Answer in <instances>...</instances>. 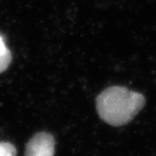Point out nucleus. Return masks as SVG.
<instances>
[{
    "label": "nucleus",
    "mask_w": 156,
    "mask_h": 156,
    "mask_svg": "<svg viewBox=\"0 0 156 156\" xmlns=\"http://www.w3.org/2000/svg\"><path fill=\"white\" fill-rule=\"evenodd\" d=\"M96 110L105 122L120 127L130 122L146 104L144 95L125 87L112 86L96 97Z\"/></svg>",
    "instance_id": "f257e3e1"
},
{
    "label": "nucleus",
    "mask_w": 156,
    "mask_h": 156,
    "mask_svg": "<svg viewBox=\"0 0 156 156\" xmlns=\"http://www.w3.org/2000/svg\"><path fill=\"white\" fill-rule=\"evenodd\" d=\"M56 140L47 132H39L30 139L25 147V156H54Z\"/></svg>",
    "instance_id": "f03ea898"
},
{
    "label": "nucleus",
    "mask_w": 156,
    "mask_h": 156,
    "mask_svg": "<svg viewBox=\"0 0 156 156\" xmlns=\"http://www.w3.org/2000/svg\"><path fill=\"white\" fill-rule=\"evenodd\" d=\"M11 62V51L5 46L4 39L0 37V73L9 67Z\"/></svg>",
    "instance_id": "7ed1b4c3"
},
{
    "label": "nucleus",
    "mask_w": 156,
    "mask_h": 156,
    "mask_svg": "<svg viewBox=\"0 0 156 156\" xmlns=\"http://www.w3.org/2000/svg\"><path fill=\"white\" fill-rule=\"evenodd\" d=\"M0 156H17L15 146L6 141L0 142Z\"/></svg>",
    "instance_id": "20e7f679"
}]
</instances>
